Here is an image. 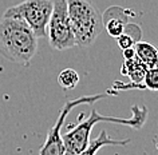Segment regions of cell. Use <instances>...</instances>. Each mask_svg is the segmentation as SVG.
I'll return each instance as SVG.
<instances>
[{"instance_id": "1", "label": "cell", "mask_w": 158, "mask_h": 155, "mask_svg": "<svg viewBox=\"0 0 158 155\" xmlns=\"http://www.w3.org/2000/svg\"><path fill=\"white\" fill-rule=\"evenodd\" d=\"M38 51V38L19 18L0 19V55L8 62L28 66Z\"/></svg>"}, {"instance_id": "2", "label": "cell", "mask_w": 158, "mask_h": 155, "mask_svg": "<svg viewBox=\"0 0 158 155\" xmlns=\"http://www.w3.org/2000/svg\"><path fill=\"white\" fill-rule=\"evenodd\" d=\"M146 118H148V108L143 106L134 104L131 107V118H115V116H105L97 112V110H91L90 118L86 120L79 122L74 128L67 131L62 135L63 145H64V155H79L90 143V134H91L93 127L98 122H110L118 123V124H125L133 127L135 130H139L145 124Z\"/></svg>"}, {"instance_id": "3", "label": "cell", "mask_w": 158, "mask_h": 155, "mask_svg": "<svg viewBox=\"0 0 158 155\" xmlns=\"http://www.w3.org/2000/svg\"><path fill=\"white\" fill-rule=\"evenodd\" d=\"M75 44L93 46L102 32V15L90 0H66Z\"/></svg>"}, {"instance_id": "4", "label": "cell", "mask_w": 158, "mask_h": 155, "mask_svg": "<svg viewBox=\"0 0 158 155\" xmlns=\"http://www.w3.org/2000/svg\"><path fill=\"white\" fill-rule=\"evenodd\" d=\"M52 0H24L6 10L3 16H14L24 20L35 36L46 38L47 24L52 12Z\"/></svg>"}, {"instance_id": "5", "label": "cell", "mask_w": 158, "mask_h": 155, "mask_svg": "<svg viewBox=\"0 0 158 155\" xmlns=\"http://www.w3.org/2000/svg\"><path fill=\"white\" fill-rule=\"evenodd\" d=\"M46 36L48 38L50 46L58 51H64L77 46L73 31H71L69 15H67L66 0H54L52 12L47 24Z\"/></svg>"}, {"instance_id": "6", "label": "cell", "mask_w": 158, "mask_h": 155, "mask_svg": "<svg viewBox=\"0 0 158 155\" xmlns=\"http://www.w3.org/2000/svg\"><path fill=\"white\" fill-rule=\"evenodd\" d=\"M107 94H97V95H86V96H81L77 99H71L64 103V106L62 107L60 112H59L56 122L55 124L51 127V130L48 131V135L46 138L44 145L40 147L39 150V155H64V145H63V139H62V127L64 124V120L67 118V115L70 114V111L77 106L81 104H91L95 103L97 100H99L103 96H106Z\"/></svg>"}, {"instance_id": "7", "label": "cell", "mask_w": 158, "mask_h": 155, "mask_svg": "<svg viewBox=\"0 0 158 155\" xmlns=\"http://www.w3.org/2000/svg\"><path fill=\"white\" fill-rule=\"evenodd\" d=\"M102 22L106 27V31L109 32L110 36L118 38L119 35L123 34L127 16L123 14V11L119 8V14H113L111 8H109L105 12V16H102Z\"/></svg>"}, {"instance_id": "8", "label": "cell", "mask_w": 158, "mask_h": 155, "mask_svg": "<svg viewBox=\"0 0 158 155\" xmlns=\"http://www.w3.org/2000/svg\"><path fill=\"white\" fill-rule=\"evenodd\" d=\"M134 52H135V58L146 68L158 67V50L156 46L148 42H138L134 44Z\"/></svg>"}, {"instance_id": "9", "label": "cell", "mask_w": 158, "mask_h": 155, "mask_svg": "<svg viewBox=\"0 0 158 155\" xmlns=\"http://www.w3.org/2000/svg\"><path fill=\"white\" fill-rule=\"evenodd\" d=\"M129 142H130V139L115 141V139L109 137L107 133H106V130H102L95 139L90 141L89 146L86 147L79 155H95L98 153V150H101L102 147H105V146H125V145H127Z\"/></svg>"}, {"instance_id": "10", "label": "cell", "mask_w": 158, "mask_h": 155, "mask_svg": "<svg viewBox=\"0 0 158 155\" xmlns=\"http://www.w3.org/2000/svg\"><path fill=\"white\" fill-rule=\"evenodd\" d=\"M146 70H148V68H146V67L142 64V63L138 60L135 56H134L133 59L125 60L121 72L131 79V82L137 87H141L142 86V82H143V76H145V74H146Z\"/></svg>"}, {"instance_id": "11", "label": "cell", "mask_w": 158, "mask_h": 155, "mask_svg": "<svg viewBox=\"0 0 158 155\" xmlns=\"http://www.w3.org/2000/svg\"><path fill=\"white\" fill-rule=\"evenodd\" d=\"M79 74L73 68H66L58 75V83L62 88L73 90L79 83Z\"/></svg>"}, {"instance_id": "12", "label": "cell", "mask_w": 158, "mask_h": 155, "mask_svg": "<svg viewBox=\"0 0 158 155\" xmlns=\"http://www.w3.org/2000/svg\"><path fill=\"white\" fill-rule=\"evenodd\" d=\"M143 86L150 91H158V67L148 68L143 76Z\"/></svg>"}, {"instance_id": "13", "label": "cell", "mask_w": 158, "mask_h": 155, "mask_svg": "<svg viewBox=\"0 0 158 155\" xmlns=\"http://www.w3.org/2000/svg\"><path fill=\"white\" fill-rule=\"evenodd\" d=\"M117 42H118V46L121 47L122 51H123V50H127V48H133L134 44H135V43H138L135 39L131 36V35H129V34H126V32H123L122 35H119V36L117 38Z\"/></svg>"}, {"instance_id": "14", "label": "cell", "mask_w": 158, "mask_h": 155, "mask_svg": "<svg viewBox=\"0 0 158 155\" xmlns=\"http://www.w3.org/2000/svg\"><path fill=\"white\" fill-rule=\"evenodd\" d=\"M123 56H125V60H129V59H133L134 56H135V52H134V47H133V48L123 50Z\"/></svg>"}]
</instances>
